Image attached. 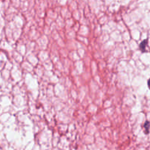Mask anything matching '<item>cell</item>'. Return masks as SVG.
I'll list each match as a JSON object with an SVG mask.
<instances>
[{
	"label": "cell",
	"mask_w": 150,
	"mask_h": 150,
	"mask_svg": "<svg viewBox=\"0 0 150 150\" xmlns=\"http://www.w3.org/2000/svg\"><path fill=\"white\" fill-rule=\"evenodd\" d=\"M148 86H149V88L150 89V79H149V81H148Z\"/></svg>",
	"instance_id": "obj_3"
},
{
	"label": "cell",
	"mask_w": 150,
	"mask_h": 150,
	"mask_svg": "<svg viewBox=\"0 0 150 150\" xmlns=\"http://www.w3.org/2000/svg\"><path fill=\"white\" fill-rule=\"evenodd\" d=\"M147 40H144L143 41V42H141L140 44V49L142 50L143 52H145L146 51V45H147Z\"/></svg>",
	"instance_id": "obj_1"
},
{
	"label": "cell",
	"mask_w": 150,
	"mask_h": 150,
	"mask_svg": "<svg viewBox=\"0 0 150 150\" xmlns=\"http://www.w3.org/2000/svg\"><path fill=\"white\" fill-rule=\"evenodd\" d=\"M149 127H150V122H146L144 124V130H145V133H146V134L149 133Z\"/></svg>",
	"instance_id": "obj_2"
}]
</instances>
